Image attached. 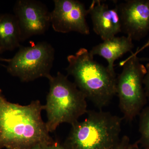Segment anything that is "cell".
Returning a JSON list of instances; mask_svg holds the SVG:
<instances>
[{
    "label": "cell",
    "instance_id": "6da1fadb",
    "mask_svg": "<svg viewBox=\"0 0 149 149\" xmlns=\"http://www.w3.org/2000/svg\"><path fill=\"white\" fill-rule=\"evenodd\" d=\"M38 100L27 105L8 101L0 89V149H28L54 143L42 118Z\"/></svg>",
    "mask_w": 149,
    "mask_h": 149
},
{
    "label": "cell",
    "instance_id": "7a4b0ae2",
    "mask_svg": "<svg viewBox=\"0 0 149 149\" xmlns=\"http://www.w3.org/2000/svg\"><path fill=\"white\" fill-rule=\"evenodd\" d=\"M68 75L77 88L99 110L106 107L116 95V73L95 61L85 48L67 57Z\"/></svg>",
    "mask_w": 149,
    "mask_h": 149
},
{
    "label": "cell",
    "instance_id": "3957f363",
    "mask_svg": "<svg viewBox=\"0 0 149 149\" xmlns=\"http://www.w3.org/2000/svg\"><path fill=\"white\" fill-rule=\"evenodd\" d=\"M87 117L71 125L65 149H110L119 141L123 118L109 112L88 111Z\"/></svg>",
    "mask_w": 149,
    "mask_h": 149
},
{
    "label": "cell",
    "instance_id": "277c9868",
    "mask_svg": "<svg viewBox=\"0 0 149 149\" xmlns=\"http://www.w3.org/2000/svg\"><path fill=\"white\" fill-rule=\"evenodd\" d=\"M48 80L49 90L44 110L47 118V128L52 133L62 123L74 124L88 110L86 97L67 76L58 72Z\"/></svg>",
    "mask_w": 149,
    "mask_h": 149
},
{
    "label": "cell",
    "instance_id": "5b68a950",
    "mask_svg": "<svg viewBox=\"0 0 149 149\" xmlns=\"http://www.w3.org/2000/svg\"><path fill=\"white\" fill-rule=\"evenodd\" d=\"M119 65L123 69L116 77V95L123 118L130 122L147 104L143 85L146 69L137 56H129Z\"/></svg>",
    "mask_w": 149,
    "mask_h": 149
},
{
    "label": "cell",
    "instance_id": "8992f818",
    "mask_svg": "<svg viewBox=\"0 0 149 149\" xmlns=\"http://www.w3.org/2000/svg\"><path fill=\"white\" fill-rule=\"evenodd\" d=\"M55 50L46 42L19 48L13 57L6 59L7 72L22 82H31L41 77L49 79L54 60Z\"/></svg>",
    "mask_w": 149,
    "mask_h": 149
},
{
    "label": "cell",
    "instance_id": "52a82bcc",
    "mask_svg": "<svg viewBox=\"0 0 149 149\" xmlns=\"http://www.w3.org/2000/svg\"><path fill=\"white\" fill-rule=\"evenodd\" d=\"M20 30L21 42L43 35L51 25L50 12L47 6L35 0H18L13 8Z\"/></svg>",
    "mask_w": 149,
    "mask_h": 149
},
{
    "label": "cell",
    "instance_id": "ba28073f",
    "mask_svg": "<svg viewBox=\"0 0 149 149\" xmlns=\"http://www.w3.org/2000/svg\"><path fill=\"white\" fill-rule=\"evenodd\" d=\"M54 8L50 12V18L51 25L55 31L90 34L86 20L88 9L83 3L77 0H54Z\"/></svg>",
    "mask_w": 149,
    "mask_h": 149
},
{
    "label": "cell",
    "instance_id": "9c48e42d",
    "mask_svg": "<svg viewBox=\"0 0 149 149\" xmlns=\"http://www.w3.org/2000/svg\"><path fill=\"white\" fill-rule=\"evenodd\" d=\"M117 6L121 32L133 40L145 37L149 32V0H128Z\"/></svg>",
    "mask_w": 149,
    "mask_h": 149
},
{
    "label": "cell",
    "instance_id": "30bf717a",
    "mask_svg": "<svg viewBox=\"0 0 149 149\" xmlns=\"http://www.w3.org/2000/svg\"><path fill=\"white\" fill-rule=\"evenodd\" d=\"M94 32L103 41L110 39L121 32L120 15L117 5L110 8L100 0H94L88 9Z\"/></svg>",
    "mask_w": 149,
    "mask_h": 149
},
{
    "label": "cell",
    "instance_id": "8fae6325",
    "mask_svg": "<svg viewBox=\"0 0 149 149\" xmlns=\"http://www.w3.org/2000/svg\"><path fill=\"white\" fill-rule=\"evenodd\" d=\"M134 47L133 40L128 36H116L108 39L93 47L90 51L94 56L98 55L102 57L108 62V69L116 73L114 63L116 60L128 52H132Z\"/></svg>",
    "mask_w": 149,
    "mask_h": 149
},
{
    "label": "cell",
    "instance_id": "7c38bea8",
    "mask_svg": "<svg viewBox=\"0 0 149 149\" xmlns=\"http://www.w3.org/2000/svg\"><path fill=\"white\" fill-rule=\"evenodd\" d=\"M20 30L14 15L0 13V53L19 48Z\"/></svg>",
    "mask_w": 149,
    "mask_h": 149
},
{
    "label": "cell",
    "instance_id": "4fadbf2b",
    "mask_svg": "<svg viewBox=\"0 0 149 149\" xmlns=\"http://www.w3.org/2000/svg\"><path fill=\"white\" fill-rule=\"evenodd\" d=\"M139 116L140 138L137 142L144 149H149V106L145 107Z\"/></svg>",
    "mask_w": 149,
    "mask_h": 149
},
{
    "label": "cell",
    "instance_id": "5bb4252c",
    "mask_svg": "<svg viewBox=\"0 0 149 149\" xmlns=\"http://www.w3.org/2000/svg\"><path fill=\"white\" fill-rule=\"evenodd\" d=\"M130 144L129 137L124 136L120 138L117 144L110 149H129Z\"/></svg>",
    "mask_w": 149,
    "mask_h": 149
},
{
    "label": "cell",
    "instance_id": "9a60e30c",
    "mask_svg": "<svg viewBox=\"0 0 149 149\" xmlns=\"http://www.w3.org/2000/svg\"><path fill=\"white\" fill-rule=\"evenodd\" d=\"M145 66L146 72L144 78V88L147 100L149 101V62H148Z\"/></svg>",
    "mask_w": 149,
    "mask_h": 149
},
{
    "label": "cell",
    "instance_id": "2e32d148",
    "mask_svg": "<svg viewBox=\"0 0 149 149\" xmlns=\"http://www.w3.org/2000/svg\"><path fill=\"white\" fill-rule=\"evenodd\" d=\"M46 149H65V148L63 146H61L60 144L54 142L53 143L47 146Z\"/></svg>",
    "mask_w": 149,
    "mask_h": 149
},
{
    "label": "cell",
    "instance_id": "e0dca14e",
    "mask_svg": "<svg viewBox=\"0 0 149 149\" xmlns=\"http://www.w3.org/2000/svg\"><path fill=\"white\" fill-rule=\"evenodd\" d=\"M148 47H149V40L147 41V42L146 43L143 47H141L140 49H138L135 53H133L131 54V55L130 56H137L138 54L141 52L144 49Z\"/></svg>",
    "mask_w": 149,
    "mask_h": 149
},
{
    "label": "cell",
    "instance_id": "ac0fdd59",
    "mask_svg": "<svg viewBox=\"0 0 149 149\" xmlns=\"http://www.w3.org/2000/svg\"><path fill=\"white\" fill-rule=\"evenodd\" d=\"M47 146L48 145H46V144H39L28 149H46V148Z\"/></svg>",
    "mask_w": 149,
    "mask_h": 149
},
{
    "label": "cell",
    "instance_id": "d6986e66",
    "mask_svg": "<svg viewBox=\"0 0 149 149\" xmlns=\"http://www.w3.org/2000/svg\"><path fill=\"white\" fill-rule=\"evenodd\" d=\"M129 149H141L139 147V144L136 142L133 144H130Z\"/></svg>",
    "mask_w": 149,
    "mask_h": 149
},
{
    "label": "cell",
    "instance_id": "ffe728a7",
    "mask_svg": "<svg viewBox=\"0 0 149 149\" xmlns=\"http://www.w3.org/2000/svg\"><path fill=\"white\" fill-rule=\"evenodd\" d=\"M139 59L141 62L146 61L149 62V58H141Z\"/></svg>",
    "mask_w": 149,
    "mask_h": 149
},
{
    "label": "cell",
    "instance_id": "44dd1931",
    "mask_svg": "<svg viewBox=\"0 0 149 149\" xmlns=\"http://www.w3.org/2000/svg\"><path fill=\"white\" fill-rule=\"evenodd\" d=\"M0 54H1V53H0ZM6 59L2 58L1 57V56H0V61H6Z\"/></svg>",
    "mask_w": 149,
    "mask_h": 149
}]
</instances>
